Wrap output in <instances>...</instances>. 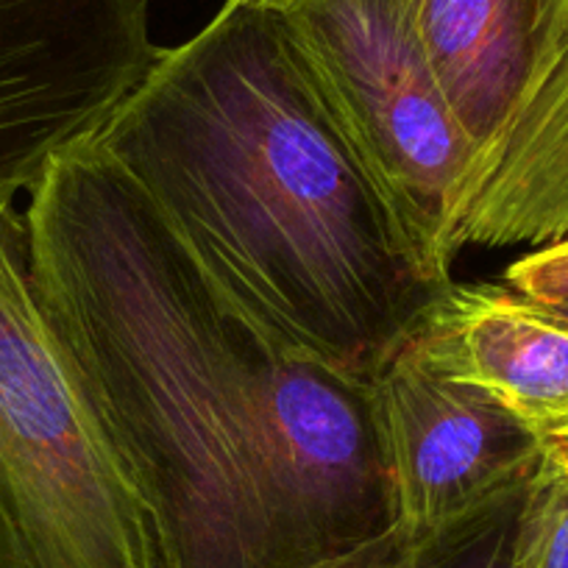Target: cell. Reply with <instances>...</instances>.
I'll return each instance as SVG.
<instances>
[{
    "mask_svg": "<svg viewBox=\"0 0 568 568\" xmlns=\"http://www.w3.org/2000/svg\"><path fill=\"white\" fill-rule=\"evenodd\" d=\"M37 304L162 568H321L393 527L371 385L284 341L92 142L26 206Z\"/></svg>",
    "mask_w": 568,
    "mask_h": 568,
    "instance_id": "6da1fadb",
    "label": "cell"
},
{
    "mask_svg": "<svg viewBox=\"0 0 568 568\" xmlns=\"http://www.w3.org/2000/svg\"><path fill=\"white\" fill-rule=\"evenodd\" d=\"M260 324L359 382L449 284L409 248L282 14L226 0L92 140Z\"/></svg>",
    "mask_w": 568,
    "mask_h": 568,
    "instance_id": "7a4b0ae2",
    "label": "cell"
},
{
    "mask_svg": "<svg viewBox=\"0 0 568 568\" xmlns=\"http://www.w3.org/2000/svg\"><path fill=\"white\" fill-rule=\"evenodd\" d=\"M0 568H162L154 527L37 304L0 206Z\"/></svg>",
    "mask_w": 568,
    "mask_h": 568,
    "instance_id": "3957f363",
    "label": "cell"
},
{
    "mask_svg": "<svg viewBox=\"0 0 568 568\" xmlns=\"http://www.w3.org/2000/svg\"><path fill=\"white\" fill-rule=\"evenodd\" d=\"M282 14L326 106L440 284L477 149L452 112L404 0H262Z\"/></svg>",
    "mask_w": 568,
    "mask_h": 568,
    "instance_id": "277c9868",
    "label": "cell"
},
{
    "mask_svg": "<svg viewBox=\"0 0 568 568\" xmlns=\"http://www.w3.org/2000/svg\"><path fill=\"white\" fill-rule=\"evenodd\" d=\"M154 0H0V206L101 134L162 51Z\"/></svg>",
    "mask_w": 568,
    "mask_h": 568,
    "instance_id": "5b68a950",
    "label": "cell"
},
{
    "mask_svg": "<svg viewBox=\"0 0 568 568\" xmlns=\"http://www.w3.org/2000/svg\"><path fill=\"white\" fill-rule=\"evenodd\" d=\"M393 527L429 532L532 477L538 435L479 387L404 346L371 382Z\"/></svg>",
    "mask_w": 568,
    "mask_h": 568,
    "instance_id": "8992f818",
    "label": "cell"
},
{
    "mask_svg": "<svg viewBox=\"0 0 568 568\" xmlns=\"http://www.w3.org/2000/svg\"><path fill=\"white\" fill-rule=\"evenodd\" d=\"M404 9L479 171L568 45V0H404Z\"/></svg>",
    "mask_w": 568,
    "mask_h": 568,
    "instance_id": "52a82bcc",
    "label": "cell"
},
{
    "mask_svg": "<svg viewBox=\"0 0 568 568\" xmlns=\"http://www.w3.org/2000/svg\"><path fill=\"white\" fill-rule=\"evenodd\" d=\"M409 346L505 404L544 444L568 429V321L507 284H455Z\"/></svg>",
    "mask_w": 568,
    "mask_h": 568,
    "instance_id": "ba28073f",
    "label": "cell"
},
{
    "mask_svg": "<svg viewBox=\"0 0 568 568\" xmlns=\"http://www.w3.org/2000/svg\"><path fill=\"white\" fill-rule=\"evenodd\" d=\"M568 234V45L479 165L446 254L546 245Z\"/></svg>",
    "mask_w": 568,
    "mask_h": 568,
    "instance_id": "9c48e42d",
    "label": "cell"
},
{
    "mask_svg": "<svg viewBox=\"0 0 568 568\" xmlns=\"http://www.w3.org/2000/svg\"><path fill=\"white\" fill-rule=\"evenodd\" d=\"M527 483L429 532L390 527L352 551L346 568H516V527Z\"/></svg>",
    "mask_w": 568,
    "mask_h": 568,
    "instance_id": "30bf717a",
    "label": "cell"
},
{
    "mask_svg": "<svg viewBox=\"0 0 568 568\" xmlns=\"http://www.w3.org/2000/svg\"><path fill=\"white\" fill-rule=\"evenodd\" d=\"M516 568H568V429L544 440L538 466L524 488Z\"/></svg>",
    "mask_w": 568,
    "mask_h": 568,
    "instance_id": "8fae6325",
    "label": "cell"
},
{
    "mask_svg": "<svg viewBox=\"0 0 568 568\" xmlns=\"http://www.w3.org/2000/svg\"><path fill=\"white\" fill-rule=\"evenodd\" d=\"M505 284L568 321V234L518 256L505 271Z\"/></svg>",
    "mask_w": 568,
    "mask_h": 568,
    "instance_id": "7c38bea8",
    "label": "cell"
},
{
    "mask_svg": "<svg viewBox=\"0 0 568 568\" xmlns=\"http://www.w3.org/2000/svg\"><path fill=\"white\" fill-rule=\"evenodd\" d=\"M346 557H341V560H335V562H326V566H321V568H346Z\"/></svg>",
    "mask_w": 568,
    "mask_h": 568,
    "instance_id": "4fadbf2b",
    "label": "cell"
}]
</instances>
